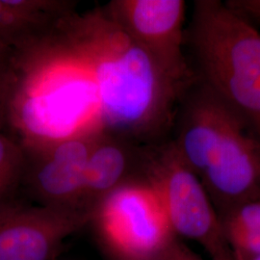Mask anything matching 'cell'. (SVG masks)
I'll return each instance as SVG.
<instances>
[{
  "label": "cell",
  "instance_id": "3957f363",
  "mask_svg": "<svg viewBox=\"0 0 260 260\" xmlns=\"http://www.w3.org/2000/svg\"><path fill=\"white\" fill-rule=\"evenodd\" d=\"M170 139L218 215L260 200L259 137L197 80L179 102Z\"/></svg>",
  "mask_w": 260,
  "mask_h": 260
},
{
  "label": "cell",
  "instance_id": "6da1fadb",
  "mask_svg": "<svg viewBox=\"0 0 260 260\" xmlns=\"http://www.w3.org/2000/svg\"><path fill=\"white\" fill-rule=\"evenodd\" d=\"M58 25L92 76L103 131L143 146L170 139L179 102L196 79L172 75L104 8L74 12Z\"/></svg>",
  "mask_w": 260,
  "mask_h": 260
},
{
  "label": "cell",
  "instance_id": "e0dca14e",
  "mask_svg": "<svg viewBox=\"0 0 260 260\" xmlns=\"http://www.w3.org/2000/svg\"><path fill=\"white\" fill-rule=\"evenodd\" d=\"M141 260H170L169 256H168L167 252H163L161 254H158L155 256H151V257H148V258H145V259Z\"/></svg>",
  "mask_w": 260,
  "mask_h": 260
},
{
  "label": "cell",
  "instance_id": "8fae6325",
  "mask_svg": "<svg viewBox=\"0 0 260 260\" xmlns=\"http://www.w3.org/2000/svg\"><path fill=\"white\" fill-rule=\"evenodd\" d=\"M74 2L0 0V47L12 48L74 13Z\"/></svg>",
  "mask_w": 260,
  "mask_h": 260
},
{
  "label": "cell",
  "instance_id": "277c9868",
  "mask_svg": "<svg viewBox=\"0 0 260 260\" xmlns=\"http://www.w3.org/2000/svg\"><path fill=\"white\" fill-rule=\"evenodd\" d=\"M184 48L196 80L260 138V32L220 0H196Z\"/></svg>",
  "mask_w": 260,
  "mask_h": 260
},
{
  "label": "cell",
  "instance_id": "2e32d148",
  "mask_svg": "<svg viewBox=\"0 0 260 260\" xmlns=\"http://www.w3.org/2000/svg\"><path fill=\"white\" fill-rule=\"evenodd\" d=\"M10 51H11V48L9 47H0V101H1V95H2L6 75H7Z\"/></svg>",
  "mask_w": 260,
  "mask_h": 260
},
{
  "label": "cell",
  "instance_id": "7c38bea8",
  "mask_svg": "<svg viewBox=\"0 0 260 260\" xmlns=\"http://www.w3.org/2000/svg\"><path fill=\"white\" fill-rule=\"evenodd\" d=\"M234 260L260 253V200L243 203L218 215Z\"/></svg>",
  "mask_w": 260,
  "mask_h": 260
},
{
  "label": "cell",
  "instance_id": "8992f818",
  "mask_svg": "<svg viewBox=\"0 0 260 260\" xmlns=\"http://www.w3.org/2000/svg\"><path fill=\"white\" fill-rule=\"evenodd\" d=\"M91 223L120 260H141L167 251L177 236L156 193L145 180L120 186L93 208Z\"/></svg>",
  "mask_w": 260,
  "mask_h": 260
},
{
  "label": "cell",
  "instance_id": "5bb4252c",
  "mask_svg": "<svg viewBox=\"0 0 260 260\" xmlns=\"http://www.w3.org/2000/svg\"><path fill=\"white\" fill-rule=\"evenodd\" d=\"M224 5L256 29L260 28V0H225Z\"/></svg>",
  "mask_w": 260,
  "mask_h": 260
},
{
  "label": "cell",
  "instance_id": "52a82bcc",
  "mask_svg": "<svg viewBox=\"0 0 260 260\" xmlns=\"http://www.w3.org/2000/svg\"><path fill=\"white\" fill-rule=\"evenodd\" d=\"M104 9L172 75L187 81L195 80L184 48L185 1L114 0Z\"/></svg>",
  "mask_w": 260,
  "mask_h": 260
},
{
  "label": "cell",
  "instance_id": "ac0fdd59",
  "mask_svg": "<svg viewBox=\"0 0 260 260\" xmlns=\"http://www.w3.org/2000/svg\"><path fill=\"white\" fill-rule=\"evenodd\" d=\"M249 260H260V253L258 254H256L255 256H253V257H251V259Z\"/></svg>",
  "mask_w": 260,
  "mask_h": 260
},
{
  "label": "cell",
  "instance_id": "30bf717a",
  "mask_svg": "<svg viewBox=\"0 0 260 260\" xmlns=\"http://www.w3.org/2000/svg\"><path fill=\"white\" fill-rule=\"evenodd\" d=\"M148 146L101 132L93 140L84 174L81 208L90 213L120 186L144 180Z\"/></svg>",
  "mask_w": 260,
  "mask_h": 260
},
{
  "label": "cell",
  "instance_id": "ba28073f",
  "mask_svg": "<svg viewBox=\"0 0 260 260\" xmlns=\"http://www.w3.org/2000/svg\"><path fill=\"white\" fill-rule=\"evenodd\" d=\"M92 213L49 205H0V260H52Z\"/></svg>",
  "mask_w": 260,
  "mask_h": 260
},
{
  "label": "cell",
  "instance_id": "9c48e42d",
  "mask_svg": "<svg viewBox=\"0 0 260 260\" xmlns=\"http://www.w3.org/2000/svg\"><path fill=\"white\" fill-rule=\"evenodd\" d=\"M98 134L77 135L24 149L26 164L22 181L41 205L83 210L84 174Z\"/></svg>",
  "mask_w": 260,
  "mask_h": 260
},
{
  "label": "cell",
  "instance_id": "9a60e30c",
  "mask_svg": "<svg viewBox=\"0 0 260 260\" xmlns=\"http://www.w3.org/2000/svg\"><path fill=\"white\" fill-rule=\"evenodd\" d=\"M166 252L170 260H204L177 237L169 246Z\"/></svg>",
  "mask_w": 260,
  "mask_h": 260
},
{
  "label": "cell",
  "instance_id": "5b68a950",
  "mask_svg": "<svg viewBox=\"0 0 260 260\" xmlns=\"http://www.w3.org/2000/svg\"><path fill=\"white\" fill-rule=\"evenodd\" d=\"M144 180L156 193L177 237L197 242L211 260H234L209 196L171 139L148 146Z\"/></svg>",
  "mask_w": 260,
  "mask_h": 260
},
{
  "label": "cell",
  "instance_id": "7a4b0ae2",
  "mask_svg": "<svg viewBox=\"0 0 260 260\" xmlns=\"http://www.w3.org/2000/svg\"><path fill=\"white\" fill-rule=\"evenodd\" d=\"M0 122L25 150L103 132L92 76L58 22L11 48Z\"/></svg>",
  "mask_w": 260,
  "mask_h": 260
},
{
  "label": "cell",
  "instance_id": "4fadbf2b",
  "mask_svg": "<svg viewBox=\"0 0 260 260\" xmlns=\"http://www.w3.org/2000/svg\"><path fill=\"white\" fill-rule=\"evenodd\" d=\"M26 153L22 146L0 123V205L11 202V197L24 175Z\"/></svg>",
  "mask_w": 260,
  "mask_h": 260
}]
</instances>
